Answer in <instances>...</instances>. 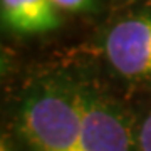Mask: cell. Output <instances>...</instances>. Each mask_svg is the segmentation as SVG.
<instances>
[{
  "mask_svg": "<svg viewBox=\"0 0 151 151\" xmlns=\"http://www.w3.org/2000/svg\"><path fill=\"white\" fill-rule=\"evenodd\" d=\"M50 0H0L4 27L17 34H42L59 27Z\"/></svg>",
  "mask_w": 151,
  "mask_h": 151,
  "instance_id": "cell-4",
  "label": "cell"
},
{
  "mask_svg": "<svg viewBox=\"0 0 151 151\" xmlns=\"http://www.w3.org/2000/svg\"><path fill=\"white\" fill-rule=\"evenodd\" d=\"M81 89L47 82L22 104V134L32 151H79Z\"/></svg>",
  "mask_w": 151,
  "mask_h": 151,
  "instance_id": "cell-1",
  "label": "cell"
},
{
  "mask_svg": "<svg viewBox=\"0 0 151 151\" xmlns=\"http://www.w3.org/2000/svg\"><path fill=\"white\" fill-rule=\"evenodd\" d=\"M139 146L141 151H151V114L145 119L139 131Z\"/></svg>",
  "mask_w": 151,
  "mask_h": 151,
  "instance_id": "cell-6",
  "label": "cell"
},
{
  "mask_svg": "<svg viewBox=\"0 0 151 151\" xmlns=\"http://www.w3.org/2000/svg\"><path fill=\"white\" fill-rule=\"evenodd\" d=\"M0 151H12V150H10V146H9V145L2 143V150H0Z\"/></svg>",
  "mask_w": 151,
  "mask_h": 151,
  "instance_id": "cell-7",
  "label": "cell"
},
{
  "mask_svg": "<svg viewBox=\"0 0 151 151\" xmlns=\"http://www.w3.org/2000/svg\"><path fill=\"white\" fill-rule=\"evenodd\" d=\"M104 50L121 76L151 81V10L128 17L111 27Z\"/></svg>",
  "mask_w": 151,
  "mask_h": 151,
  "instance_id": "cell-2",
  "label": "cell"
},
{
  "mask_svg": "<svg viewBox=\"0 0 151 151\" xmlns=\"http://www.w3.org/2000/svg\"><path fill=\"white\" fill-rule=\"evenodd\" d=\"M55 7L69 12H84L91 10L94 0H50Z\"/></svg>",
  "mask_w": 151,
  "mask_h": 151,
  "instance_id": "cell-5",
  "label": "cell"
},
{
  "mask_svg": "<svg viewBox=\"0 0 151 151\" xmlns=\"http://www.w3.org/2000/svg\"><path fill=\"white\" fill-rule=\"evenodd\" d=\"M79 151H133L129 124L113 103L81 89Z\"/></svg>",
  "mask_w": 151,
  "mask_h": 151,
  "instance_id": "cell-3",
  "label": "cell"
}]
</instances>
